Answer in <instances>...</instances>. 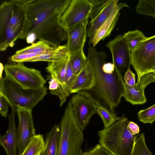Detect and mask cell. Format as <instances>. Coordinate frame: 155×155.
<instances>
[{"mask_svg": "<svg viewBox=\"0 0 155 155\" xmlns=\"http://www.w3.org/2000/svg\"><path fill=\"white\" fill-rule=\"evenodd\" d=\"M66 44L57 47L56 48L30 59L25 62L46 61L48 62L57 61L66 58L69 56Z\"/></svg>", "mask_w": 155, "mask_h": 155, "instance_id": "d6986e66", "label": "cell"}, {"mask_svg": "<svg viewBox=\"0 0 155 155\" xmlns=\"http://www.w3.org/2000/svg\"><path fill=\"white\" fill-rule=\"evenodd\" d=\"M18 120V155H21L32 139L36 135L33 120L32 110L17 109Z\"/></svg>", "mask_w": 155, "mask_h": 155, "instance_id": "4fadbf2b", "label": "cell"}, {"mask_svg": "<svg viewBox=\"0 0 155 155\" xmlns=\"http://www.w3.org/2000/svg\"><path fill=\"white\" fill-rule=\"evenodd\" d=\"M60 132V124L54 125L46 135L44 148L40 155H58Z\"/></svg>", "mask_w": 155, "mask_h": 155, "instance_id": "ac0fdd59", "label": "cell"}, {"mask_svg": "<svg viewBox=\"0 0 155 155\" xmlns=\"http://www.w3.org/2000/svg\"><path fill=\"white\" fill-rule=\"evenodd\" d=\"M125 83L129 86H132L135 83V75L130 68L125 74L124 78Z\"/></svg>", "mask_w": 155, "mask_h": 155, "instance_id": "e575fe53", "label": "cell"}, {"mask_svg": "<svg viewBox=\"0 0 155 155\" xmlns=\"http://www.w3.org/2000/svg\"><path fill=\"white\" fill-rule=\"evenodd\" d=\"M25 18L20 39L34 34L37 39L56 47L67 39L60 19L71 0H21Z\"/></svg>", "mask_w": 155, "mask_h": 155, "instance_id": "6da1fadb", "label": "cell"}, {"mask_svg": "<svg viewBox=\"0 0 155 155\" xmlns=\"http://www.w3.org/2000/svg\"><path fill=\"white\" fill-rule=\"evenodd\" d=\"M94 71L95 83L87 91L99 105L115 114V109L120 103L124 92V79L116 70L112 73H106L102 69L106 62L107 55L98 51L92 46L88 48V56Z\"/></svg>", "mask_w": 155, "mask_h": 155, "instance_id": "7a4b0ae2", "label": "cell"}, {"mask_svg": "<svg viewBox=\"0 0 155 155\" xmlns=\"http://www.w3.org/2000/svg\"><path fill=\"white\" fill-rule=\"evenodd\" d=\"M127 128L129 132L132 135L138 134L140 131L139 126L133 121L129 122Z\"/></svg>", "mask_w": 155, "mask_h": 155, "instance_id": "d590c367", "label": "cell"}, {"mask_svg": "<svg viewBox=\"0 0 155 155\" xmlns=\"http://www.w3.org/2000/svg\"><path fill=\"white\" fill-rule=\"evenodd\" d=\"M25 18L21 0L4 1L0 7V31L13 29L19 34V38Z\"/></svg>", "mask_w": 155, "mask_h": 155, "instance_id": "9c48e42d", "label": "cell"}, {"mask_svg": "<svg viewBox=\"0 0 155 155\" xmlns=\"http://www.w3.org/2000/svg\"><path fill=\"white\" fill-rule=\"evenodd\" d=\"M56 47L52 46L45 41H39L28 47L17 51L15 54L44 53L53 50Z\"/></svg>", "mask_w": 155, "mask_h": 155, "instance_id": "603a6c76", "label": "cell"}, {"mask_svg": "<svg viewBox=\"0 0 155 155\" xmlns=\"http://www.w3.org/2000/svg\"><path fill=\"white\" fill-rule=\"evenodd\" d=\"M44 86L38 89L23 87L10 78L5 76L0 80V93L7 100L11 107L32 110L47 94Z\"/></svg>", "mask_w": 155, "mask_h": 155, "instance_id": "277c9868", "label": "cell"}, {"mask_svg": "<svg viewBox=\"0 0 155 155\" xmlns=\"http://www.w3.org/2000/svg\"><path fill=\"white\" fill-rule=\"evenodd\" d=\"M79 155H113L100 144L84 152L82 150Z\"/></svg>", "mask_w": 155, "mask_h": 155, "instance_id": "4dcf8cb0", "label": "cell"}, {"mask_svg": "<svg viewBox=\"0 0 155 155\" xmlns=\"http://www.w3.org/2000/svg\"><path fill=\"white\" fill-rule=\"evenodd\" d=\"M60 132L58 155H79L84 134L77 125L69 101L60 124Z\"/></svg>", "mask_w": 155, "mask_h": 155, "instance_id": "5b68a950", "label": "cell"}, {"mask_svg": "<svg viewBox=\"0 0 155 155\" xmlns=\"http://www.w3.org/2000/svg\"><path fill=\"white\" fill-rule=\"evenodd\" d=\"M132 155H153L146 145L144 133L135 136Z\"/></svg>", "mask_w": 155, "mask_h": 155, "instance_id": "83f0119b", "label": "cell"}, {"mask_svg": "<svg viewBox=\"0 0 155 155\" xmlns=\"http://www.w3.org/2000/svg\"><path fill=\"white\" fill-rule=\"evenodd\" d=\"M95 83V76L93 67L85 75L75 84L70 91V94L77 93L83 90H89L92 88Z\"/></svg>", "mask_w": 155, "mask_h": 155, "instance_id": "7402d4cb", "label": "cell"}, {"mask_svg": "<svg viewBox=\"0 0 155 155\" xmlns=\"http://www.w3.org/2000/svg\"><path fill=\"white\" fill-rule=\"evenodd\" d=\"M70 100L74 120L82 131L88 124L92 116L97 113L98 105L86 91H81Z\"/></svg>", "mask_w": 155, "mask_h": 155, "instance_id": "ba28073f", "label": "cell"}, {"mask_svg": "<svg viewBox=\"0 0 155 155\" xmlns=\"http://www.w3.org/2000/svg\"><path fill=\"white\" fill-rule=\"evenodd\" d=\"M43 53H30L15 54L9 58L10 61L13 62L23 63L28 59L32 58Z\"/></svg>", "mask_w": 155, "mask_h": 155, "instance_id": "1f68e13d", "label": "cell"}, {"mask_svg": "<svg viewBox=\"0 0 155 155\" xmlns=\"http://www.w3.org/2000/svg\"><path fill=\"white\" fill-rule=\"evenodd\" d=\"M69 57V56L57 61L48 62L46 68L51 77L56 80L62 87L67 89L65 80Z\"/></svg>", "mask_w": 155, "mask_h": 155, "instance_id": "e0dca14e", "label": "cell"}, {"mask_svg": "<svg viewBox=\"0 0 155 155\" xmlns=\"http://www.w3.org/2000/svg\"><path fill=\"white\" fill-rule=\"evenodd\" d=\"M4 66H3V64L2 63H0V79L1 80L2 78V73L3 70H4Z\"/></svg>", "mask_w": 155, "mask_h": 155, "instance_id": "ab89813d", "label": "cell"}, {"mask_svg": "<svg viewBox=\"0 0 155 155\" xmlns=\"http://www.w3.org/2000/svg\"><path fill=\"white\" fill-rule=\"evenodd\" d=\"M92 7L89 0H71L61 17V25L67 32L79 23L88 19Z\"/></svg>", "mask_w": 155, "mask_h": 155, "instance_id": "30bf717a", "label": "cell"}, {"mask_svg": "<svg viewBox=\"0 0 155 155\" xmlns=\"http://www.w3.org/2000/svg\"><path fill=\"white\" fill-rule=\"evenodd\" d=\"M102 69L104 72L108 73H112L115 70L114 64L110 62L104 63L102 66Z\"/></svg>", "mask_w": 155, "mask_h": 155, "instance_id": "8d00e7d4", "label": "cell"}, {"mask_svg": "<svg viewBox=\"0 0 155 155\" xmlns=\"http://www.w3.org/2000/svg\"><path fill=\"white\" fill-rule=\"evenodd\" d=\"M139 120L144 124H151L155 122V104L144 110H140L138 113Z\"/></svg>", "mask_w": 155, "mask_h": 155, "instance_id": "f1b7e54d", "label": "cell"}, {"mask_svg": "<svg viewBox=\"0 0 155 155\" xmlns=\"http://www.w3.org/2000/svg\"><path fill=\"white\" fill-rule=\"evenodd\" d=\"M88 19L79 23L67 32L66 44L69 55L83 49L87 35Z\"/></svg>", "mask_w": 155, "mask_h": 155, "instance_id": "2e32d148", "label": "cell"}, {"mask_svg": "<svg viewBox=\"0 0 155 155\" xmlns=\"http://www.w3.org/2000/svg\"><path fill=\"white\" fill-rule=\"evenodd\" d=\"M4 70L5 76L25 88L40 89L46 82L40 71L27 67L22 63L6 64Z\"/></svg>", "mask_w": 155, "mask_h": 155, "instance_id": "52a82bcc", "label": "cell"}, {"mask_svg": "<svg viewBox=\"0 0 155 155\" xmlns=\"http://www.w3.org/2000/svg\"><path fill=\"white\" fill-rule=\"evenodd\" d=\"M78 75L75 74L71 66L69 57L68 59L65 77V85L70 93L71 89L75 84Z\"/></svg>", "mask_w": 155, "mask_h": 155, "instance_id": "f546056e", "label": "cell"}, {"mask_svg": "<svg viewBox=\"0 0 155 155\" xmlns=\"http://www.w3.org/2000/svg\"><path fill=\"white\" fill-rule=\"evenodd\" d=\"M105 46L111 53L116 70L124 79L125 74L130 68L131 60L130 51L123 35L117 36Z\"/></svg>", "mask_w": 155, "mask_h": 155, "instance_id": "8fae6325", "label": "cell"}, {"mask_svg": "<svg viewBox=\"0 0 155 155\" xmlns=\"http://www.w3.org/2000/svg\"><path fill=\"white\" fill-rule=\"evenodd\" d=\"M97 113L102 120L104 128L109 127L121 118L115 114L111 112L105 107L99 105L97 107Z\"/></svg>", "mask_w": 155, "mask_h": 155, "instance_id": "4316f807", "label": "cell"}, {"mask_svg": "<svg viewBox=\"0 0 155 155\" xmlns=\"http://www.w3.org/2000/svg\"><path fill=\"white\" fill-rule=\"evenodd\" d=\"M48 79L50 80L49 82V89L51 91H54L57 90L59 88L60 85L58 82L55 79L53 78L50 76H47Z\"/></svg>", "mask_w": 155, "mask_h": 155, "instance_id": "74e56055", "label": "cell"}, {"mask_svg": "<svg viewBox=\"0 0 155 155\" xmlns=\"http://www.w3.org/2000/svg\"><path fill=\"white\" fill-rule=\"evenodd\" d=\"M27 42L29 44H32L37 39L35 35L31 33L28 35L26 38Z\"/></svg>", "mask_w": 155, "mask_h": 155, "instance_id": "f35d334b", "label": "cell"}, {"mask_svg": "<svg viewBox=\"0 0 155 155\" xmlns=\"http://www.w3.org/2000/svg\"><path fill=\"white\" fill-rule=\"evenodd\" d=\"M124 92L123 96L127 101L133 105L143 104L147 101L144 89L136 83L129 86L124 83Z\"/></svg>", "mask_w": 155, "mask_h": 155, "instance_id": "ffe728a7", "label": "cell"}, {"mask_svg": "<svg viewBox=\"0 0 155 155\" xmlns=\"http://www.w3.org/2000/svg\"><path fill=\"white\" fill-rule=\"evenodd\" d=\"M153 82H155V71L143 76L140 80V86L144 89L148 85Z\"/></svg>", "mask_w": 155, "mask_h": 155, "instance_id": "d6a6232c", "label": "cell"}, {"mask_svg": "<svg viewBox=\"0 0 155 155\" xmlns=\"http://www.w3.org/2000/svg\"><path fill=\"white\" fill-rule=\"evenodd\" d=\"M124 114L109 127L99 131V144L113 155H132L135 135L127 128L129 122Z\"/></svg>", "mask_w": 155, "mask_h": 155, "instance_id": "3957f363", "label": "cell"}, {"mask_svg": "<svg viewBox=\"0 0 155 155\" xmlns=\"http://www.w3.org/2000/svg\"><path fill=\"white\" fill-rule=\"evenodd\" d=\"M135 9L138 14L151 16L155 18V0H140Z\"/></svg>", "mask_w": 155, "mask_h": 155, "instance_id": "484cf974", "label": "cell"}, {"mask_svg": "<svg viewBox=\"0 0 155 155\" xmlns=\"http://www.w3.org/2000/svg\"><path fill=\"white\" fill-rule=\"evenodd\" d=\"M69 59L74 72L78 75L87 60V57L84 54L83 49L70 55Z\"/></svg>", "mask_w": 155, "mask_h": 155, "instance_id": "cb8c5ba5", "label": "cell"}, {"mask_svg": "<svg viewBox=\"0 0 155 155\" xmlns=\"http://www.w3.org/2000/svg\"><path fill=\"white\" fill-rule=\"evenodd\" d=\"M123 36L130 52L135 48L140 41L147 38L141 31L138 30L129 31Z\"/></svg>", "mask_w": 155, "mask_h": 155, "instance_id": "d4e9b609", "label": "cell"}, {"mask_svg": "<svg viewBox=\"0 0 155 155\" xmlns=\"http://www.w3.org/2000/svg\"><path fill=\"white\" fill-rule=\"evenodd\" d=\"M124 7L128 6L124 2L117 4L108 18L89 38V45L94 47L101 40H104L110 35L118 20L119 11Z\"/></svg>", "mask_w": 155, "mask_h": 155, "instance_id": "9a60e30c", "label": "cell"}, {"mask_svg": "<svg viewBox=\"0 0 155 155\" xmlns=\"http://www.w3.org/2000/svg\"><path fill=\"white\" fill-rule=\"evenodd\" d=\"M9 105L7 100L0 93V113L2 116L6 117Z\"/></svg>", "mask_w": 155, "mask_h": 155, "instance_id": "836d02e7", "label": "cell"}, {"mask_svg": "<svg viewBox=\"0 0 155 155\" xmlns=\"http://www.w3.org/2000/svg\"><path fill=\"white\" fill-rule=\"evenodd\" d=\"M92 7L87 28V35L91 37L106 21L118 3V0H90Z\"/></svg>", "mask_w": 155, "mask_h": 155, "instance_id": "7c38bea8", "label": "cell"}, {"mask_svg": "<svg viewBox=\"0 0 155 155\" xmlns=\"http://www.w3.org/2000/svg\"><path fill=\"white\" fill-rule=\"evenodd\" d=\"M43 135L36 134L31 140L21 155H40L45 146Z\"/></svg>", "mask_w": 155, "mask_h": 155, "instance_id": "44dd1931", "label": "cell"}, {"mask_svg": "<svg viewBox=\"0 0 155 155\" xmlns=\"http://www.w3.org/2000/svg\"><path fill=\"white\" fill-rule=\"evenodd\" d=\"M131 64L137 76V84L144 75L155 71V35L140 41L130 52Z\"/></svg>", "mask_w": 155, "mask_h": 155, "instance_id": "8992f818", "label": "cell"}, {"mask_svg": "<svg viewBox=\"0 0 155 155\" xmlns=\"http://www.w3.org/2000/svg\"><path fill=\"white\" fill-rule=\"evenodd\" d=\"M11 108V113L8 115V128L5 135L0 136V144L4 148L7 155H17L18 139L15 120L17 108L13 107Z\"/></svg>", "mask_w": 155, "mask_h": 155, "instance_id": "5bb4252c", "label": "cell"}]
</instances>
